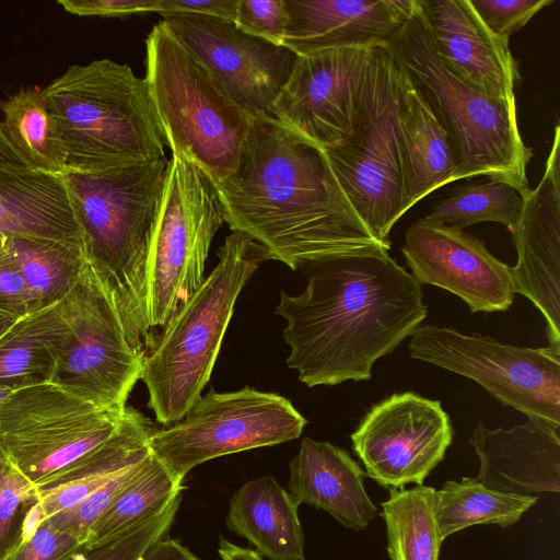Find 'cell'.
<instances>
[{
	"mask_svg": "<svg viewBox=\"0 0 560 560\" xmlns=\"http://www.w3.org/2000/svg\"><path fill=\"white\" fill-rule=\"evenodd\" d=\"M213 185L232 232L250 236L292 270L390 247L360 219L325 152L273 118H254L235 170Z\"/></svg>",
	"mask_w": 560,
	"mask_h": 560,
	"instance_id": "6da1fadb",
	"label": "cell"
},
{
	"mask_svg": "<svg viewBox=\"0 0 560 560\" xmlns=\"http://www.w3.org/2000/svg\"><path fill=\"white\" fill-rule=\"evenodd\" d=\"M386 247L340 254L307 266L305 290L281 291L287 364L308 387L368 381L428 315L421 284Z\"/></svg>",
	"mask_w": 560,
	"mask_h": 560,
	"instance_id": "7a4b0ae2",
	"label": "cell"
},
{
	"mask_svg": "<svg viewBox=\"0 0 560 560\" xmlns=\"http://www.w3.org/2000/svg\"><path fill=\"white\" fill-rule=\"evenodd\" d=\"M166 158L97 172L67 170L62 180L81 230L84 255L107 291L129 343L145 354L148 254Z\"/></svg>",
	"mask_w": 560,
	"mask_h": 560,
	"instance_id": "3957f363",
	"label": "cell"
},
{
	"mask_svg": "<svg viewBox=\"0 0 560 560\" xmlns=\"http://www.w3.org/2000/svg\"><path fill=\"white\" fill-rule=\"evenodd\" d=\"M218 257L214 269L144 354L140 380L149 393L148 407L164 427L180 420L201 397L242 289L272 259L262 245L240 232L225 238Z\"/></svg>",
	"mask_w": 560,
	"mask_h": 560,
	"instance_id": "277c9868",
	"label": "cell"
},
{
	"mask_svg": "<svg viewBox=\"0 0 560 560\" xmlns=\"http://www.w3.org/2000/svg\"><path fill=\"white\" fill-rule=\"evenodd\" d=\"M67 170L97 172L165 158L145 79L108 59L69 67L43 89Z\"/></svg>",
	"mask_w": 560,
	"mask_h": 560,
	"instance_id": "5b68a950",
	"label": "cell"
},
{
	"mask_svg": "<svg viewBox=\"0 0 560 560\" xmlns=\"http://www.w3.org/2000/svg\"><path fill=\"white\" fill-rule=\"evenodd\" d=\"M386 47L448 132L458 163L455 180L483 176L526 197L533 151L520 135L516 102L489 96L454 73L436 55L418 5Z\"/></svg>",
	"mask_w": 560,
	"mask_h": 560,
	"instance_id": "8992f818",
	"label": "cell"
},
{
	"mask_svg": "<svg viewBox=\"0 0 560 560\" xmlns=\"http://www.w3.org/2000/svg\"><path fill=\"white\" fill-rule=\"evenodd\" d=\"M145 81L172 154L218 183L236 167L254 120L161 20L147 40Z\"/></svg>",
	"mask_w": 560,
	"mask_h": 560,
	"instance_id": "52a82bcc",
	"label": "cell"
},
{
	"mask_svg": "<svg viewBox=\"0 0 560 560\" xmlns=\"http://www.w3.org/2000/svg\"><path fill=\"white\" fill-rule=\"evenodd\" d=\"M404 75L386 46L372 52L353 133L325 152L353 209L371 234L389 243L406 213L397 114Z\"/></svg>",
	"mask_w": 560,
	"mask_h": 560,
	"instance_id": "ba28073f",
	"label": "cell"
},
{
	"mask_svg": "<svg viewBox=\"0 0 560 560\" xmlns=\"http://www.w3.org/2000/svg\"><path fill=\"white\" fill-rule=\"evenodd\" d=\"M223 223L212 180L172 154L148 254V315L163 327L201 285L211 242Z\"/></svg>",
	"mask_w": 560,
	"mask_h": 560,
	"instance_id": "9c48e42d",
	"label": "cell"
},
{
	"mask_svg": "<svg viewBox=\"0 0 560 560\" xmlns=\"http://www.w3.org/2000/svg\"><path fill=\"white\" fill-rule=\"evenodd\" d=\"M126 407L100 408L50 382L19 388L0 402V447L40 488L107 441Z\"/></svg>",
	"mask_w": 560,
	"mask_h": 560,
	"instance_id": "30bf717a",
	"label": "cell"
},
{
	"mask_svg": "<svg viewBox=\"0 0 560 560\" xmlns=\"http://www.w3.org/2000/svg\"><path fill=\"white\" fill-rule=\"evenodd\" d=\"M306 423L279 394L248 386L209 390L180 420L155 430L148 447L183 482L194 467L210 459L295 440Z\"/></svg>",
	"mask_w": 560,
	"mask_h": 560,
	"instance_id": "8fae6325",
	"label": "cell"
},
{
	"mask_svg": "<svg viewBox=\"0 0 560 560\" xmlns=\"http://www.w3.org/2000/svg\"><path fill=\"white\" fill-rule=\"evenodd\" d=\"M409 354L481 385L503 406L560 428V345L529 348L451 327H419Z\"/></svg>",
	"mask_w": 560,
	"mask_h": 560,
	"instance_id": "7c38bea8",
	"label": "cell"
},
{
	"mask_svg": "<svg viewBox=\"0 0 560 560\" xmlns=\"http://www.w3.org/2000/svg\"><path fill=\"white\" fill-rule=\"evenodd\" d=\"M69 328L50 383L104 409H124L141 378L144 353L128 341L107 291L86 260L57 303Z\"/></svg>",
	"mask_w": 560,
	"mask_h": 560,
	"instance_id": "4fadbf2b",
	"label": "cell"
},
{
	"mask_svg": "<svg viewBox=\"0 0 560 560\" xmlns=\"http://www.w3.org/2000/svg\"><path fill=\"white\" fill-rule=\"evenodd\" d=\"M452 440V422L441 401L411 392L372 406L351 434L365 476L387 489L423 485Z\"/></svg>",
	"mask_w": 560,
	"mask_h": 560,
	"instance_id": "5bb4252c",
	"label": "cell"
},
{
	"mask_svg": "<svg viewBox=\"0 0 560 560\" xmlns=\"http://www.w3.org/2000/svg\"><path fill=\"white\" fill-rule=\"evenodd\" d=\"M374 47L298 56L272 118L323 151L342 144L355 129Z\"/></svg>",
	"mask_w": 560,
	"mask_h": 560,
	"instance_id": "9a60e30c",
	"label": "cell"
},
{
	"mask_svg": "<svg viewBox=\"0 0 560 560\" xmlns=\"http://www.w3.org/2000/svg\"><path fill=\"white\" fill-rule=\"evenodd\" d=\"M161 15L242 108L254 117L272 118V106L298 59L295 52L247 34L232 21L188 13Z\"/></svg>",
	"mask_w": 560,
	"mask_h": 560,
	"instance_id": "2e32d148",
	"label": "cell"
},
{
	"mask_svg": "<svg viewBox=\"0 0 560 560\" xmlns=\"http://www.w3.org/2000/svg\"><path fill=\"white\" fill-rule=\"evenodd\" d=\"M401 253L420 284L459 296L471 313L502 312L513 303L511 267L464 230L421 218L408 228Z\"/></svg>",
	"mask_w": 560,
	"mask_h": 560,
	"instance_id": "e0dca14e",
	"label": "cell"
},
{
	"mask_svg": "<svg viewBox=\"0 0 560 560\" xmlns=\"http://www.w3.org/2000/svg\"><path fill=\"white\" fill-rule=\"evenodd\" d=\"M512 234L517 261L515 293L526 296L547 323L550 345H560V128L556 126L544 175L525 197Z\"/></svg>",
	"mask_w": 560,
	"mask_h": 560,
	"instance_id": "ac0fdd59",
	"label": "cell"
},
{
	"mask_svg": "<svg viewBox=\"0 0 560 560\" xmlns=\"http://www.w3.org/2000/svg\"><path fill=\"white\" fill-rule=\"evenodd\" d=\"M418 14L439 58L498 100L515 102L518 67L509 43L493 35L469 0H418Z\"/></svg>",
	"mask_w": 560,
	"mask_h": 560,
	"instance_id": "d6986e66",
	"label": "cell"
},
{
	"mask_svg": "<svg viewBox=\"0 0 560 560\" xmlns=\"http://www.w3.org/2000/svg\"><path fill=\"white\" fill-rule=\"evenodd\" d=\"M282 45L298 56L322 50L387 46L415 14L418 0H284Z\"/></svg>",
	"mask_w": 560,
	"mask_h": 560,
	"instance_id": "ffe728a7",
	"label": "cell"
},
{
	"mask_svg": "<svg viewBox=\"0 0 560 560\" xmlns=\"http://www.w3.org/2000/svg\"><path fill=\"white\" fill-rule=\"evenodd\" d=\"M559 429L539 418L508 430L479 422L469 439L479 459L476 479L489 489L520 495L558 493Z\"/></svg>",
	"mask_w": 560,
	"mask_h": 560,
	"instance_id": "44dd1931",
	"label": "cell"
},
{
	"mask_svg": "<svg viewBox=\"0 0 560 560\" xmlns=\"http://www.w3.org/2000/svg\"><path fill=\"white\" fill-rule=\"evenodd\" d=\"M289 469L294 499L326 511L345 527L365 530L378 514L364 488V470L345 448L304 438Z\"/></svg>",
	"mask_w": 560,
	"mask_h": 560,
	"instance_id": "7402d4cb",
	"label": "cell"
},
{
	"mask_svg": "<svg viewBox=\"0 0 560 560\" xmlns=\"http://www.w3.org/2000/svg\"><path fill=\"white\" fill-rule=\"evenodd\" d=\"M0 234L83 246L62 177L0 165Z\"/></svg>",
	"mask_w": 560,
	"mask_h": 560,
	"instance_id": "603a6c76",
	"label": "cell"
},
{
	"mask_svg": "<svg viewBox=\"0 0 560 560\" xmlns=\"http://www.w3.org/2000/svg\"><path fill=\"white\" fill-rule=\"evenodd\" d=\"M401 72L397 130L407 212L427 195L455 182L458 163L452 139L431 104Z\"/></svg>",
	"mask_w": 560,
	"mask_h": 560,
	"instance_id": "cb8c5ba5",
	"label": "cell"
},
{
	"mask_svg": "<svg viewBox=\"0 0 560 560\" xmlns=\"http://www.w3.org/2000/svg\"><path fill=\"white\" fill-rule=\"evenodd\" d=\"M300 503L272 476L245 482L231 498L226 527L268 560H305Z\"/></svg>",
	"mask_w": 560,
	"mask_h": 560,
	"instance_id": "d4e9b609",
	"label": "cell"
},
{
	"mask_svg": "<svg viewBox=\"0 0 560 560\" xmlns=\"http://www.w3.org/2000/svg\"><path fill=\"white\" fill-rule=\"evenodd\" d=\"M156 429L138 410L126 407L115 433L80 463L37 488L45 517L75 506L126 468L144 458L148 439Z\"/></svg>",
	"mask_w": 560,
	"mask_h": 560,
	"instance_id": "484cf974",
	"label": "cell"
},
{
	"mask_svg": "<svg viewBox=\"0 0 560 560\" xmlns=\"http://www.w3.org/2000/svg\"><path fill=\"white\" fill-rule=\"evenodd\" d=\"M68 337L57 303L19 318L0 337V385L15 390L51 382Z\"/></svg>",
	"mask_w": 560,
	"mask_h": 560,
	"instance_id": "4316f807",
	"label": "cell"
},
{
	"mask_svg": "<svg viewBox=\"0 0 560 560\" xmlns=\"http://www.w3.org/2000/svg\"><path fill=\"white\" fill-rule=\"evenodd\" d=\"M184 489L151 453L91 528L90 549L108 544L163 511Z\"/></svg>",
	"mask_w": 560,
	"mask_h": 560,
	"instance_id": "83f0119b",
	"label": "cell"
},
{
	"mask_svg": "<svg viewBox=\"0 0 560 560\" xmlns=\"http://www.w3.org/2000/svg\"><path fill=\"white\" fill-rule=\"evenodd\" d=\"M3 130L10 144L35 171L62 175L67 154L43 90L23 88L0 102Z\"/></svg>",
	"mask_w": 560,
	"mask_h": 560,
	"instance_id": "f1b7e54d",
	"label": "cell"
},
{
	"mask_svg": "<svg viewBox=\"0 0 560 560\" xmlns=\"http://www.w3.org/2000/svg\"><path fill=\"white\" fill-rule=\"evenodd\" d=\"M537 502L536 495H520L492 490L476 478L445 481L435 490L434 514L444 540L474 525L509 528Z\"/></svg>",
	"mask_w": 560,
	"mask_h": 560,
	"instance_id": "f546056e",
	"label": "cell"
},
{
	"mask_svg": "<svg viewBox=\"0 0 560 560\" xmlns=\"http://www.w3.org/2000/svg\"><path fill=\"white\" fill-rule=\"evenodd\" d=\"M435 489H389L381 503L390 560H439L443 539L434 514Z\"/></svg>",
	"mask_w": 560,
	"mask_h": 560,
	"instance_id": "4dcf8cb0",
	"label": "cell"
},
{
	"mask_svg": "<svg viewBox=\"0 0 560 560\" xmlns=\"http://www.w3.org/2000/svg\"><path fill=\"white\" fill-rule=\"evenodd\" d=\"M7 250L42 308L58 303L86 265L83 246L51 240L9 237Z\"/></svg>",
	"mask_w": 560,
	"mask_h": 560,
	"instance_id": "1f68e13d",
	"label": "cell"
},
{
	"mask_svg": "<svg viewBox=\"0 0 560 560\" xmlns=\"http://www.w3.org/2000/svg\"><path fill=\"white\" fill-rule=\"evenodd\" d=\"M525 196L514 186L489 180L454 188L440 199L424 218L459 230L480 223L497 222L511 232L521 215Z\"/></svg>",
	"mask_w": 560,
	"mask_h": 560,
	"instance_id": "d6a6232c",
	"label": "cell"
},
{
	"mask_svg": "<svg viewBox=\"0 0 560 560\" xmlns=\"http://www.w3.org/2000/svg\"><path fill=\"white\" fill-rule=\"evenodd\" d=\"M38 502L37 487L0 447V560L19 542L24 523Z\"/></svg>",
	"mask_w": 560,
	"mask_h": 560,
	"instance_id": "836d02e7",
	"label": "cell"
},
{
	"mask_svg": "<svg viewBox=\"0 0 560 560\" xmlns=\"http://www.w3.org/2000/svg\"><path fill=\"white\" fill-rule=\"evenodd\" d=\"M89 550L88 544L60 530L46 517H34L2 560H83Z\"/></svg>",
	"mask_w": 560,
	"mask_h": 560,
	"instance_id": "e575fe53",
	"label": "cell"
},
{
	"mask_svg": "<svg viewBox=\"0 0 560 560\" xmlns=\"http://www.w3.org/2000/svg\"><path fill=\"white\" fill-rule=\"evenodd\" d=\"M180 501L179 494L163 511L132 530L89 550L83 560H140L145 550L170 530Z\"/></svg>",
	"mask_w": 560,
	"mask_h": 560,
	"instance_id": "d590c367",
	"label": "cell"
},
{
	"mask_svg": "<svg viewBox=\"0 0 560 560\" xmlns=\"http://www.w3.org/2000/svg\"><path fill=\"white\" fill-rule=\"evenodd\" d=\"M141 460L119 472L75 506L46 518L60 530L88 544L92 526L129 481Z\"/></svg>",
	"mask_w": 560,
	"mask_h": 560,
	"instance_id": "8d00e7d4",
	"label": "cell"
},
{
	"mask_svg": "<svg viewBox=\"0 0 560 560\" xmlns=\"http://www.w3.org/2000/svg\"><path fill=\"white\" fill-rule=\"evenodd\" d=\"M486 27L509 43L511 35L553 0H469Z\"/></svg>",
	"mask_w": 560,
	"mask_h": 560,
	"instance_id": "74e56055",
	"label": "cell"
},
{
	"mask_svg": "<svg viewBox=\"0 0 560 560\" xmlns=\"http://www.w3.org/2000/svg\"><path fill=\"white\" fill-rule=\"evenodd\" d=\"M287 19L284 0H236V26L276 45H282Z\"/></svg>",
	"mask_w": 560,
	"mask_h": 560,
	"instance_id": "f35d334b",
	"label": "cell"
},
{
	"mask_svg": "<svg viewBox=\"0 0 560 560\" xmlns=\"http://www.w3.org/2000/svg\"><path fill=\"white\" fill-rule=\"evenodd\" d=\"M42 306L25 283L18 264L7 250L0 254V311L18 318L30 315Z\"/></svg>",
	"mask_w": 560,
	"mask_h": 560,
	"instance_id": "ab89813d",
	"label": "cell"
},
{
	"mask_svg": "<svg viewBox=\"0 0 560 560\" xmlns=\"http://www.w3.org/2000/svg\"><path fill=\"white\" fill-rule=\"evenodd\" d=\"M161 0H59L65 11L80 16H127L159 12Z\"/></svg>",
	"mask_w": 560,
	"mask_h": 560,
	"instance_id": "60d3db41",
	"label": "cell"
},
{
	"mask_svg": "<svg viewBox=\"0 0 560 560\" xmlns=\"http://www.w3.org/2000/svg\"><path fill=\"white\" fill-rule=\"evenodd\" d=\"M159 13H188L235 21L236 0H161Z\"/></svg>",
	"mask_w": 560,
	"mask_h": 560,
	"instance_id": "b9f144b4",
	"label": "cell"
},
{
	"mask_svg": "<svg viewBox=\"0 0 560 560\" xmlns=\"http://www.w3.org/2000/svg\"><path fill=\"white\" fill-rule=\"evenodd\" d=\"M140 560H199V558L179 540L164 536L153 542Z\"/></svg>",
	"mask_w": 560,
	"mask_h": 560,
	"instance_id": "7bdbcfd3",
	"label": "cell"
},
{
	"mask_svg": "<svg viewBox=\"0 0 560 560\" xmlns=\"http://www.w3.org/2000/svg\"><path fill=\"white\" fill-rule=\"evenodd\" d=\"M218 553L221 560H265L254 549L245 548L220 537Z\"/></svg>",
	"mask_w": 560,
	"mask_h": 560,
	"instance_id": "ee69618b",
	"label": "cell"
},
{
	"mask_svg": "<svg viewBox=\"0 0 560 560\" xmlns=\"http://www.w3.org/2000/svg\"><path fill=\"white\" fill-rule=\"evenodd\" d=\"M0 165L27 167L7 139L2 120H0Z\"/></svg>",
	"mask_w": 560,
	"mask_h": 560,
	"instance_id": "f6af8a7d",
	"label": "cell"
},
{
	"mask_svg": "<svg viewBox=\"0 0 560 560\" xmlns=\"http://www.w3.org/2000/svg\"><path fill=\"white\" fill-rule=\"evenodd\" d=\"M19 318L0 311V337L18 320Z\"/></svg>",
	"mask_w": 560,
	"mask_h": 560,
	"instance_id": "bcb514c9",
	"label": "cell"
},
{
	"mask_svg": "<svg viewBox=\"0 0 560 560\" xmlns=\"http://www.w3.org/2000/svg\"><path fill=\"white\" fill-rule=\"evenodd\" d=\"M12 392V388L0 385V402H2Z\"/></svg>",
	"mask_w": 560,
	"mask_h": 560,
	"instance_id": "7dc6e473",
	"label": "cell"
},
{
	"mask_svg": "<svg viewBox=\"0 0 560 560\" xmlns=\"http://www.w3.org/2000/svg\"><path fill=\"white\" fill-rule=\"evenodd\" d=\"M7 241H8V237H5L4 235L0 234V254L5 250V248H7Z\"/></svg>",
	"mask_w": 560,
	"mask_h": 560,
	"instance_id": "c3c4849f",
	"label": "cell"
}]
</instances>
